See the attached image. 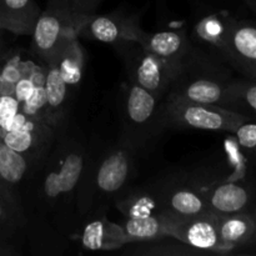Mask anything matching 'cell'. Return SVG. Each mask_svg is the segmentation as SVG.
<instances>
[{
    "instance_id": "obj_18",
    "label": "cell",
    "mask_w": 256,
    "mask_h": 256,
    "mask_svg": "<svg viewBox=\"0 0 256 256\" xmlns=\"http://www.w3.org/2000/svg\"><path fill=\"white\" fill-rule=\"evenodd\" d=\"M112 204L125 216V219H136L150 215L162 214V192L160 182L146 186L125 189L118 195Z\"/></svg>"
},
{
    "instance_id": "obj_24",
    "label": "cell",
    "mask_w": 256,
    "mask_h": 256,
    "mask_svg": "<svg viewBox=\"0 0 256 256\" xmlns=\"http://www.w3.org/2000/svg\"><path fill=\"white\" fill-rule=\"evenodd\" d=\"M226 109L256 120V79H234L228 89Z\"/></svg>"
},
{
    "instance_id": "obj_30",
    "label": "cell",
    "mask_w": 256,
    "mask_h": 256,
    "mask_svg": "<svg viewBox=\"0 0 256 256\" xmlns=\"http://www.w3.org/2000/svg\"><path fill=\"white\" fill-rule=\"evenodd\" d=\"M19 110L20 104L14 95H0V129H6Z\"/></svg>"
},
{
    "instance_id": "obj_10",
    "label": "cell",
    "mask_w": 256,
    "mask_h": 256,
    "mask_svg": "<svg viewBox=\"0 0 256 256\" xmlns=\"http://www.w3.org/2000/svg\"><path fill=\"white\" fill-rule=\"evenodd\" d=\"M164 215L166 219L168 236L172 239L179 240L204 252H229L219 235L220 215L210 210L186 218Z\"/></svg>"
},
{
    "instance_id": "obj_29",
    "label": "cell",
    "mask_w": 256,
    "mask_h": 256,
    "mask_svg": "<svg viewBox=\"0 0 256 256\" xmlns=\"http://www.w3.org/2000/svg\"><path fill=\"white\" fill-rule=\"evenodd\" d=\"M242 152L256 166V120H248L234 132Z\"/></svg>"
},
{
    "instance_id": "obj_19",
    "label": "cell",
    "mask_w": 256,
    "mask_h": 256,
    "mask_svg": "<svg viewBox=\"0 0 256 256\" xmlns=\"http://www.w3.org/2000/svg\"><path fill=\"white\" fill-rule=\"evenodd\" d=\"M219 235L228 252L256 245V212L252 210L220 215Z\"/></svg>"
},
{
    "instance_id": "obj_9",
    "label": "cell",
    "mask_w": 256,
    "mask_h": 256,
    "mask_svg": "<svg viewBox=\"0 0 256 256\" xmlns=\"http://www.w3.org/2000/svg\"><path fill=\"white\" fill-rule=\"evenodd\" d=\"M214 52L244 78L256 79V22L229 16L224 38Z\"/></svg>"
},
{
    "instance_id": "obj_13",
    "label": "cell",
    "mask_w": 256,
    "mask_h": 256,
    "mask_svg": "<svg viewBox=\"0 0 256 256\" xmlns=\"http://www.w3.org/2000/svg\"><path fill=\"white\" fill-rule=\"evenodd\" d=\"M160 192L164 214L186 218L209 210L202 188L189 182L170 180L160 182Z\"/></svg>"
},
{
    "instance_id": "obj_28",
    "label": "cell",
    "mask_w": 256,
    "mask_h": 256,
    "mask_svg": "<svg viewBox=\"0 0 256 256\" xmlns=\"http://www.w3.org/2000/svg\"><path fill=\"white\" fill-rule=\"evenodd\" d=\"M29 65L18 58L10 59L0 72V95H14L15 85L22 79Z\"/></svg>"
},
{
    "instance_id": "obj_11",
    "label": "cell",
    "mask_w": 256,
    "mask_h": 256,
    "mask_svg": "<svg viewBox=\"0 0 256 256\" xmlns=\"http://www.w3.org/2000/svg\"><path fill=\"white\" fill-rule=\"evenodd\" d=\"M72 28L78 38L112 44L122 40H135L142 30L136 16L119 14L72 15Z\"/></svg>"
},
{
    "instance_id": "obj_21",
    "label": "cell",
    "mask_w": 256,
    "mask_h": 256,
    "mask_svg": "<svg viewBox=\"0 0 256 256\" xmlns=\"http://www.w3.org/2000/svg\"><path fill=\"white\" fill-rule=\"evenodd\" d=\"M84 60V50L78 40V35L72 34L60 50L56 59L52 62L56 65L62 80L66 82L70 89H72L82 82Z\"/></svg>"
},
{
    "instance_id": "obj_7",
    "label": "cell",
    "mask_w": 256,
    "mask_h": 256,
    "mask_svg": "<svg viewBox=\"0 0 256 256\" xmlns=\"http://www.w3.org/2000/svg\"><path fill=\"white\" fill-rule=\"evenodd\" d=\"M59 132L46 122L32 119L19 110L6 129H0V139L12 150L29 158L39 170Z\"/></svg>"
},
{
    "instance_id": "obj_27",
    "label": "cell",
    "mask_w": 256,
    "mask_h": 256,
    "mask_svg": "<svg viewBox=\"0 0 256 256\" xmlns=\"http://www.w3.org/2000/svg\"><path fill=\"white\" fill-rule=\"evenodd\" d=\"M228 20H229V16L210 15V16L202 19V22L199 24L198 34L204 42L212 45V49L215 50L224 38L225 32H226Z\"/></svg>"
},
{
    "instance_id": "obj_2",
    "label": "cell",
    "mask_w": 256,
    "mask_h": 256,
    "mask_svg": "<svg viewBox=\"0 0 256 256\" xmlns=\"http://www.w3.org/2000/svg\"><path fill=\"white\" fill-rule=\"evenodd\" d=\"M135 155L136 152L122 139L102 154L89 152L75 199L76 220L106 214L110 202L128 188Z\"/></svg>"
},
{
    "instance_id": "obj_20",
    "label": "cell",
    "mask_w": 256,
    "mask_h": 256,
    "mask_svg": "<svg viewBox=\"0 0 256 256\" xmlns=\"http://www.w3.org/2000/svg\"><path fill=\"white\" fill-rule=\"evenodd\" d=\"M40 14L35 0H0V29L30 36Z\"/></svg>"
},
{
    "instance_id": "obj_31",
    "label": "cell",
    "mask_w": 256,
    "mask_h": 256,
    "mask_svg": "<svg viewBox=\"0 0 256 256\" xmlns=\"http://www.w3.org/2000/svg\"><path fill=\"white\" fill-rule=\"evenodd\" d=\"M102 0H75L72 6V15H90L96 12Z\"/></svg>"
},
{
    "instance_id": "obj_3",
    "label": "cell",
    "mask_w": 256,
    "mask_h": 256,
    "mask_svg": "<svg viewBox=\"0 0 256 256\" xmlns=\"http://www.w3.org/2000/svg\"><path fill=\"white\" fill-rule=\"evenodd\" d=\"M232 80L228 64L219 55L194 45L180 62L168 95L225 108Z\"/></svg>"
},
{
    "instance_id": "obj_6",
    "label": "cell",
    "mask_w": 256,
    "mask_h": 256,
    "mask_svg": "<svg viewBox=\"0 0 256 256\" xmlns=\"http://www.w3.org/2000/svg\"><path fill=\"white\" fill-rule=\"evenodd\" d=\"M114 46L125 65L128 82L144 88L160 100L169 94L179 65L156 56L134 40H122Z\"/></svg>"
},
{
    "instance_id": "obj_8",
    "label": "cell",
    "mask_w": 256,
    "mask_h": 256,
    "mask_svg": "<svg viewBox=\"0 0 256 256\" xmlns=\"http://www.w3.org/2000/svg\"><path fill=\"white\" fill-rule=\"evenodd\" d=\"M75 34L72 12L69 8L48 2L42 12L32 34V50L44 64L54 62L70 36Z\"/></svg>"
},
{
    "instance_id": "obj_1",
    "label": "cell",
    "mask_w": 256,
    "mask_h": 256,
    "mask_svg": "<svg viewBox=\"0 0 256 256\" xmlns=\"http://www.w3.org/2000/svg\"><path fill=\"white\" fill-rule=\"evenodd\" d=\"M89 146L68 128L59 132L44 164L25 186L32 192V225L54 215L58 234L69 235L75 218V199Z\"/></svg>"
},
{
    "instance_id": "obj_12",
    "label": "cell",
    "mask_w": 256,
    "mask_h": 256,
    "mask_svg": "<svg viewBox=\"0 0 256 256\" xmlns=\"http://www.w3.org/2000/svg\"><path fill=\"white\" fill-rule=\"evenodd\" d=\"M208 209L218 215H230L252 210L256 205V185L230 179L202 188Z\"/></svg>"
},
{
    "instance_id": "obj_33",
    "label": "cell",
    "mask_w": 256,
    "mask_h": 256,
    "mask_svg": "<svg viewBox=\"0 0 256 256\" xmlns=\"http://www.w3.org/2000/svg\"><path fill=\"white\" fill-rule=\"evenodd\" d=\"M250 5H252V8H254V9H256V0H249Z\"/></svg>"
},
{
    "instance_id": "obj_35",
    "label": "cell",
    "mask_w": 256,
    "mask_h": 256,
    "mask_svg": "<svg viewBox=\"0 0 256 256\" xmlns=\"http://www.w3.org/2000/svg\"><path fill=\"white\" fill-rule=\"evenodd\" d=\"M254 210H255V212H256V205L254 206Z\"/></svg>"
},
{
    "instance_id": "obj_17",
    "label": "cell",
    "mask_w": 256,
    "mask_h": 256,
    "mask_svg": "<svg viewBox=\"0 0 256 256\" xmlns=\"http://www.w3.org/2000/svg\"><path fill=\"white\" fill-rule=\"evenodd\" d=\"M44 89L46 94L49 124L58 132L69 126L68 119L70 112V88L62 80L54 62L44 64Z\"/></svg>"
},
{
    "instance_id": "obj_22",
    "label": "cell",
    "mask_w": 256,
    "mask_h": 256,
    "mask_svg": "<svg viewBox=\"0 0 256 256\" xmlns=\"http://www.w3.org/2000/svg\"><path fill=\"white\" fill-rule=\"evenodd\" d=\"M26 228L28 218L24 208L0 188V244L14 246L9 240Z\"/></svg>"
},
{
    "instance_id": "obj_14",
    "label": "cell",
    "mask_w": 256,
    "mask_h": 256,
    "mask_svg": "<svg viewBox=\"0 0 256 256\" xmlns=\"http://www.w3.org/2000/svg\"><path fill=\"white\" fill-rule=\"evenodd\" d=\"M82 222L79 242L85 250L110 252L130 244L122 225L110 222L106 214L94 215Z\"/></svg>"
},
{
    "instance_id": "obj_15",
    "label": "cell",
    "mask_w": 256,
    "mask_h": 256,
    "mask_svg": "<svg viewBox=\"0 0 256 256\" xmlns=\"http://www.w3.org/2000/svg\"><path fill=\"white\" fill-rule=\"evenodd\" d=\"M134 42H139L148 52L175 65H180L194 46L182 30L146 32L142 29Z\"/></svg>"
},
{
    "instance_id": "obj_25",
    "label": "cell",
    "mask_w": 256,
    "mask_h": 256,
    "mask_svg": "<svg viewBox=\"0 0 256 256\" xmlns=\"http://www.w3.org/2000/svg\"><path fill=\"white\" fill-rule=\"evenodd\" d=\"M166 239V238H164ZM164 239L152 240V242H138L136 249L132 250L130 254L134 255H186V254H202V250L194 249L184 242H164Z\"/></svg>"
},
{
    "instance_id": "obj_34",
    "label": "cell",
    "mask_w": 256,
    "mask_h": 256,
    "mask_svg": "<svg viewBox=\"0 0 256 256\" xmlns=\"http://www.w3.org/2000/svg\"><path fill=\"white\" fill-rule=\"evenodd\" d=\"M0 42H2V29H0Z\"/></svg>"
},
{
    "instance_id": "obj_32",
    "label": "cell",
    "mask_w": 256,
    "mask_h": 256,
    "mask_svg": "<svg viewBox=\"0 0 256 256\" xmlns=\"http://www.w3.org/2000/svg\"><path fill=\"white\" fill-rule=\"evenodd\" d=\"M75 0H48V2H52V4H58V5H62L65 8H69L72 10V4H74Z\"/></svg>"
},
{
    "instance_id": "obj_23",
    "label": "cell",
    "mask_w": 256,
    "mask_h": 256,
    "mask_svg": "<svg viewBox=\"0 0 256 256\" xmlns=\"http://www.w3.org/2000/svg\"><path fill=\"white\" fill-rule=\"evenodd\" d=\"M122 228L130 244L169 238L166 219L162 212L145 218H136V219H125Z\"/></svg>"
},
{
    "instance_id": "obj_4",
    "label": "cell",
    "mask_w": 256,
    "mask_h": 256,
    "mask_svg": "<svg viewBox=\"0 0 256 256\" xmlns=\"http://www.w3.org/2000/svg\"><path fill=\"white\" fill-rule=\"evenodd\" d=\"M248 118L219 105L202 104L166 95L160 105L162 129H202L229 132L234 134Z\"/></svg>"
},
{
    "instance_id": "obj_5",
    "label": "cell",
    "mask_w": 256,
    "mask_h": 256,
    "mask_svg": "<svg viewBox=\"0 0 256 256\" xmlns=\"http://www.w3.org/2000/svg\"><path fill=\"white\" fill-rule=\"evenodd\" d=\"M162 100L144 88L128 82L122 95V135L136 154L146 149L162 132L160 122Z\"/></svg>"
},
{
    "instance_id": "obj_26",
    "label": "cell",
    "mask_w": 256,
    "mask_h": 256,
    "mask_svg": "<svg viewBox=\"0 0 256 256\" xmlns=\"http://www.w3.org/2000/svg\"><path fill=\"white\" fill-rule=\"evenodd\" d=\"M45 80V79H44ZM20 112L26 116L49 124V112H48L46 94L44 89V82H39L34 88L32 94L22 102H20ZM50 125V124H49ZM52 126V125H50Z\"/></svg>"
},
{
    "instance_id": "obj_16",
    "label": "cell",
    "mask_w": 256,
    "mask_h": 256,
    "mask_svg": "<svg viewBox=\"0 0 256 256\" xmlns=\"http://www.w3.org/2000/svg\"><path fill=\"white\" fill-rule=\"evenodd\" d=\"M36 172L29 158L12 150L0 139V188L4 192L22 204L19 189L26 185Z\"/></svg>"
}]
</instances>
